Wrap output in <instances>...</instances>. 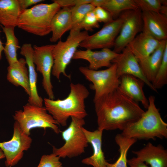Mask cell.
<instances>
[{
    "mask_svg": "<svg viewBox=\"0 0 167 167\" xmlns=\"http://www.w3.org/2000/svg\"><path fill=\"white\" fill-rule=\"evenodd\" d=\"M98 129L122 131L145 112L138 102L118 88L94 101Z\"/></svg>",
    "mask_w": 167,
    "mask_h": 167,
    "instance_id": "cell-1",
    "label": "cell"
},
{
    "mask_svg": "<svg viewBox=\"0 0 167 167\" xmlns=\"http://www.w3.org/2000/svg\"><path fill=\"white\" fill-rule=\"evenodd\" d=\"M70 92L65 99L54 100L45 98L44 102L47 112L58 125L65 126L70 118L84 119L87 115L85 101L90 92L87 88L80 83L70 85Z\"/></svg>",
    "mask_w": 167,
    "mask_h": 167,
    "instance_id": "cell-2",
    "label": "cell"
},
{
    "mask_svg": "<svg viewBox=\"0 0 167 167\" xmlns=\"http://www.w3.org/2000/svg\"><path fill=\"white\" fill-rule=\"evenodd\" d=\"M155 97L148 98L147 110L138 120L130 124L121 134L137 139H154L167 138V124L162 119L155 104Z\"/></svg>",
    "mask_w": 167,
    "mask_h": 167,
    "instance_id": "cell-3",
    "label": "cell"
},
{
    "mask_svg": "<svg viewBox=\"0 0 167 167\" xmlns=\"http://www.w3.org/2000/svg\"><path fill=\"white\" fill-rule=\"evenodd\" d=\"M60 8L55 2L36 5L22 11L17 26L28 32L45 36L51 32L52 19Z\"/></svg>",
    "mask_w": 167,
    "mask_h": 167,
    "instance_id": "cell-4",
    "label": "cell"
},
{
    "mask_svg": "<svg viewBox=\"0 0 167 167\" xmlns=\"http://www.w3.org/2000/svg\"><path fill=\"white\" fill-rule=\"evenodd\" d=\"M70 31L66 40L64 41L60 40L53 49L54 63L51 74L59 81L61 74L71 79V75L66 74V69L80 43L89 35L85 31Z\"/></svg>",
    "mask_w": 167,
    "mask_h": 167,
    "instance_id": "cell-5",
    "label": "cell"
},
{
    "mask_svg": "<svg viewBox=\"0 0 167 167\" xmlns=\"http://www.w3.org/2000/svg\"><path fill=\"white\" fill-rule=\"evenodd\" d=\"M23 110H17L13 116L22 132L29 136L30 131L35 128L52 129L55 133L60 132L58 124L48 112L45 106L39 107L29 103L23 106Z\"/></svg>",
    "mask_w": 167,
    "mask_h": 167,
    "instance_id": "cell-6",
    "label": "cell"
},
{
    "mask_svg": "<svg viewBox=\"0 0 167 167\" xmlns=\"http://www.w3.org/2000/svg\"><path fill=\"white\" fill-rule=\"evenodd\" d=\"M68 127L61 132L64 144L59 148L53 146V153L60 158L76 157L84 152L88 143L82 128L85 124L84 119L71 117Z\"/></svg>",
    "mask_w": 167,
    "mask_h": 167,
    "instance_id": "cell-7",
    "label": "cell"
},
{
    "mask_svg": "<svg viewBox=\"0 0 167 167\" xmlns=\"http://www.w3.org/2000/svg\"><path fill=\"white\" fill-rule=\"evenodd\" d=\"M79 70L86 79L92 83L90 88L95 92L93 102L118 87L119 80L115 63H112L109 67L103 70H92L83 66H80Z\"/></svg>",
    "mask_w": 167,
    "mask_h": 167,
    "instance_id": "cell-8",
    "label": "cell"
},
{
    "mask_svg": "<svg viewBox=\"0 0 167 167\" xmlns=\"http://www.w3.org/2000/svg\"><path fill=\"white\" fill-rule=\"evenodd\" d=\"M122 21L119 33L117 37L113 50L117 54L122 50L142 30V11L139 9L124 11L120 16Z\"/></svg>",
    "mask_w": 167,
    "mask_h": 167,
    "instance_id": "cell-9",
    "label": "cell"
},
{
    "mask_svg": "<svg viewBox=\"0 0 167 167\" xmlns=\"http://www.w3.org/2000/svg\"><path fill=\"white\" fill-rule=\"evenodd\" d=\"M32 142L31 138L22 132L18 122L15 121L11 139L0 142V148L6 158V166L11 167L17 164L22 158L24 152L30 148Z\"/></svg>",
    "mask_w": 167,
    "mask_h": 167,
    "instance_id": "cell-10",
    "label": "cell"
},
{
    "mask_svg": "<svg viewBox=\"0 0 167 167\" xmlns=\"http://www.w3.org/2000/svg\"><path fill=\"white\" fill-rule=\"evenodd\" d=\"M54 45H48L41 46L34 45L33 60L36 70L42 76V85L49 98H54L51 75L54 65L53 49Z\"/></svg>",
    "mask_w": 167,
    "mask_h": 167,
    "instance_id": "cell-11",
    "label": "cell"
},
{
    "mask_svg": "<svg viewBox=\"0 0 167 167\" xmlns=\"http://www.w3.org/2000/svg\"><path fill=\"white\" fill-rule=\"evenodd\" d=\"M119 17L112 21L105 24L98 31L89 35L79 44V46L86 49L109 48L113 47L122 24Z\"/></svg>",
    "mask_w": 167,
    "mask_h": 167,
    "instance_id": "cell-12",
    "label": "cell"
},
{
    "mask_svg": "<svg viewBox=\"0 0 167 167\" xmlns=\"http://www.w3.org/2000/svg\"><path fill=\"white\" fill-rule=\"evenodd\" d=\"M117 65V73L119 78L124 75L134 76L144 82L153 91L157 92L151 83L143 74L138 60L127 46L111 61Z\"/></svg>",
    "mask_w": 167,
    "mask_h": 167,
    "instance_id": "cell-13",
    "label": "cell"
},
{
    "mask_svg": "<svg viewBox=\"0 0 167 167\" xmlns=\"http://www.w3.org/2000/svg\"><path fill=\"white\" fill-rule=\"evenodd\" d=\"M142 32L159 41L167 39V15L159 12L142 11Z\"/></svg>",
    "mask_w": 167,
    "mask_h": 167,
    "instance_id": "cell-14",
    "label": "cell"
},
{
    "mask_svg": "<svg viewBox=\"0 0 167 167\" xmlns=\"http://www.w3.org/2000/svg\"><path fill=\"white\" fill-rule=\"evenodd\" d=\"M109 48H104L99 51L92 50H77L73 58L74 59H83L89 63L88 68L97 70L102 67H109L112 61L118 55Z\"/></svg>",
    "mask_w": 167,
    "mask_h": 167,
    "instance_id": "cell-15",
    "label": "cell"
},
{
    "mask_svg": "<svg viewBox=\"0 0 167 167\" xmlns=\"http://www.w3.org/2000/svg\"><path fill=\"white\" fill-rule=\"evenodd\" d=\"M20 54L24 56L28 67L31 93L28 103L39 107L43 106L44 100L39 95L37 88V74L33 60V49L31 44L24 43L20 48Z\"/></svg>",
    "mask_w": 167,
    "mask_h": 167,
    "instance_id": "cell-16",
    "label": "cell"
},
{
    "mask_svg": "<svg viewBox=\"0 0 167 167\" xmlns=\"http://www.w3.org/2000/svg\"><path fill=\"white\" fill-rule=\"evenodd\" d=\"M118 88L131 99L137 102H140L146 109L149 105L148 99L143 90L145 84L139 78L132 75H124L119 78Z\"/></svg>",
    "mask_w": 167,
    "mask_h": 167,
    "instance_id": "cell-17",
    "label": "cell"
},
{
    "mask_svg": "<svg viewBox=\"0 0 167 167\" xmlns=\"http://www.w3.org/2000/svg\"><path fill=\"white\" fill-rule=\"evenodd\" d=\"M132 152L151 167H167V150L161 145L155 146L148 142L140 150Z\"/></svg>",
    "mask_w": 167,
    "mask_h": 167,
    "instance_id": "cell-18",
    "label": "cell"
},
{
    "mask_svg": "<svg viewBox=\"0 0 167 167\" xmlns=\"http://www.w3.org/2000/svg\"><path fill=\"white\" fill-rule=\"evenodd\" d=\"M88 143L92 145L93 152L90 156L82 160V162L93 167H106L107 161L105 159L102 148V135L103 131L97 129L91 131L84 127L82 128Z\"/></svg>",
    "mask_w": 167,
    "mask_h": 167,
    "instance_id": "cell-19",
    "label": "cell"
},
{
    "mask_svg": "<svg viewBox=\"0 0 167 167\" xmlns=\"http://www.w3.org/2000/svg\"><path fill=\"white\" fill-rule=\"evenodd\" d=\"M161 41L143 32L137 35L127 46L138 60L152 54L159 46Z\"/></svg>",
    "mask_w": 167,
    "mask_h": 167,
    "instance_id": "cell-20",
    "label": "cell"
},
{
    "mask_svg": "<svg viewBox=\"0 0 167 167\" xmlns=\"http://www.w3.org/2000/svg\"><path fill=\"white\" fill-rule=\"evenodd\" d=\"M24 58H21L13 64L9 65L7 70V81L14 86L22 87L29 96L31 92L28 72Z\"/></svg>",
    "mask_w": 167,
    "mask_h": 167,
    "instance_id": "cell-21",
    "label": "cell"
},
{
    "mask_svg": "<svg viewBox=\"0 0 167 167\" xmlns=\"http://www.w3.org/2000/svg\"><path fill=\"white\" fill-rule=\"evenodd\" d=\"M167 40L161 41L158 47L146 58L138 60L142 71L148 80L152 83L161 62Z\"/></svg>",
    "mask_w": 167,
    "mask_h": 167,
    "instance_id": "cell-22",
    "label": "cell"
},
{
    "mask_svg": "<svg viewBox=\"0 0 167 167\" xmlns=\"http://www.w3.org/2000/svg\"><path fill=\"white\" fill-rule=\"evenodd\" d=\"M71 7L60 9L53 17L51 24L50 42H55L60 39L63 35L72 27Z\"/></svg>",
    "mask_w": 167,
    "mask_h": 167,
    "instance_id": "cell-23",
    "label": "cell"
},
{
    "mask_svg": "<svg viewBox=\"0 0 167 167\" xmlns=\"http://www.w3.org/2000/svg\"><path fill=\"white\" fill-rule=\"evenodd\" d=\"M21 12L18 0H0V24L3 27L17 26Z\"/></svg>",
    "mask_w": 167,
    "mask_h": 167,
    "instance_id": "cell-24",
    "label": "cell"
},
{
    "mask_svg": "<svg viewBox=\"0 0 167 167\" xmlns=\"http://www.w3.org/2000/svg\"><path fill=\"white\" fill-rule=\"evenodd\" d=\"M2 27L6 38L3 51L9 65H10L18 61L17 51L20 47L18 40L15 34V28Z\"/></svg>",
    "mask_w": 167,
    "mask_h": 167,
    "instance_id": "cell-25",
    "label": "cell"
},
{
    "mask_svg": "<svg viewBox=\"0 0 167 167\" xmlns=\"http://www.w3.org/2000/svg\"><path fill=\"white\" fill-rule=\"evenodd\" d=\"M115 140L119 147V156L116 161L113 163L107 162L106 167H128L127 158L128 152L137 139L128 138L119 134L115 136Z\"/></svg>",
    "mask_w": 167,
    "mask_h": 167,
    "instance_id": "cell-26",
    "label": "cell"
},
{
    "mask_svg": "<svg viewBox=\"0 0 167 167\" xmlns=\"http://www.w3.org/2000/svg\"><path fill=\"white\" fill-rule=\"evenodd\" d=\"M101 7L108 11L113 18L124 11L139 8L134 0H106Z\"/></svg>",
    "mask_w": 167,
    "mask_h": 167,
    "instance_id": "cell-27",
    "label": "cell"
},
{
    "mask_svg": "<svg viewBox=\"0 0 167 167\" xmlns=\"http://www.w3.org/2000/svg\"><path fill=\"white\" fill-rule=\"evenodd\" d=\"M167 84V45L164 50L161 63L156 75L152 83L154 88H161Z\"/></svg>",
    "mask_w": 167,
    "mask_h": 167,
    "instance_id": "cell-28",
    "label": "cell"
},
{
    "mask_svg": "<svg viewBox=\"0 0 167 167\" xmlns=\"http://www.w3.org/2000/svg\"><path fill=\"white\" fill-rule=\"evenodd\" d=\"M95 8L90 3L71 7L72 27L79 23L88 13L93 11Z\"/></svg>",
    "mask_w": 167,
    "mask_h": 167,
    "instance_id": "cell-29",
    "label": "cell"
},
{
    "mask_svg": "<svg viewBox=\"0 0 167 167\" xmlns=\"http://www.w3.org/2000/svg\"><path fill=\"white\" fill-rule=\"evenodd\" d=\"M99 27V22L93 11L88 13L79 23L72 27L71 30L80 31L82 29H84L87 32L92 31L93 28Z\"/></svg>",
    "mask_w": 167,
    "mask_h": 167,
    "instance_id": "cell-30",
    "label": "cell"
},
{
    "mask_svg": "<svg viewBox=\"0 0 167 167\" xmlns=\"http://www.w3.org/2000/svg\"><path fill=\"white\" fill-rule=\"evenodd\" d=\"M141 11L160 12L163 5L161 0H134Z\"/></svg>",
    "mask_w": 167,
    "mask_h": 167,
    "instance_id": "cell-31",
    "label": "cell"
},
{
    "mask_svg": "<svg viewBox=\"0 0 167 167\" xmlns=\"http://www.w3.org/2000/svg\"><path fill=\"white\" fill-rule=\"evenodd\" d=\"M60 158L54 154L44 155L36 167H63L60 161Z\"/></svg>",
    "mask_w": 167,
    "mask_h": 167,
    "instance_id": "cell-32",
    "label": "cell"
},
{
    "mask_svg": "<svg viewBox=\"0 0 167 167\" xmlns=\"http://www.w3.org/2000/svg\"><path fill=\"white\" fill-rule=\"evenodd\" d=\"M93 12L99 22H103L106 24L114 20L110 13L101 7H95Z\"/></svg>",
    "mask_w": 167,
    "mask_h": 167,
    "instance_id": "cell-33",
    "label": "cell"
},
{
    "mask_svg": "<svg viewBox=\"0 0 167 167\" xmlns=\"http://www.w3.org/2000/svg\"><path fill=\"white\" fill-rule=\"evenodd\" d=\"M61 8L71 7L79 5L90 3L92 0H54Z\"/></svg>",
    "mask_w": 167,
    "mask_h": 167,
    "instance_id": "cell-34",
    "label": "cell"
},
{
    "mask_svg": "<svg viewBox=\"0 0 167 167\" xmlns=\"http://www.w3.org/2000/svg\"><path fill=\"white\" fill-rule=\"evenodd\" d=\"M44 1L43 0H18L19 5L22 11L27 9L32 5Z\"/></svg>",
    "mask_w": 167,
    "mask_h": 167,
    "instance_id": "cell-35",
    "label": "cell"
},
{
    "mask_svg": "<svg viewBox=\"0 0 167 167\" xmlns=\"http://www.w3.org/2000/svg\"><path fill=\"white\" fill-rule=\"evenodd\" d=\"M127 163L130 167H149L144 162L136 157H134L127 160Z\"/></svg>",
    "mask_w": 167,
    "mask_h": 167,
    "instance_id": "cell-36",
    "label": "cell"
},
{
    "mask_svg": "<svg viewBox=\"0 0 167 167\" xmlns=\"http://www.w3.org/2000/svg\"><path fill=\"white\" fill-rule=\"evenodd\" d=\"M106 0H92L90 3L95 7H101L105 3Z\"/></svg>",
    "mask_w": 167,
    "mask_h": 167,
    "instance_id": "cell-37",
    "label": "cell"
},
{
    "mask_svg": "<svg viewBox=\"0 0 167 167\" xmlns=\"http://www.w3.org/2000/svg\"><path fill=\"white\" fill-rule=\"evenodd\" d=\"M1 25L0 24V33L2 32L1 30ZM4 49V46H3V43L0 39V60L2 58V53Z\"/></svg>",
    "mask_w": 167,
    "mask_h": 167,
    "instance_id": "cell-38",
    "label": "cell"
},
{
    "mask_svg": "<svg viewBox=\"0 0 167 167\" xmlns=\"http://www.w3.org/2000/svg\"><path fill=\"white\" fill-rule=\"evenodd\" d=\"M5 157V154L2 150L0 148V159Z\"/></svg>",
    "mask_w": 167,
    "mask_h": 167,
    "instance_id": "cell-39",
    "label": "cell"
}]
</instances>
